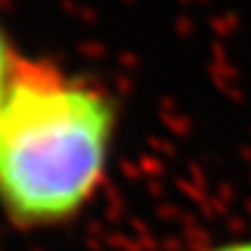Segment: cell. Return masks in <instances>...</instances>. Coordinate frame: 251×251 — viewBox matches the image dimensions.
<instances>
[{
  "label": "cell",
  "instance_id": "obj_1",
  "mask_svg": "<svg viewBox=\"0 0 251 251\" xmlns=\"http://www.w3.org/2000/svg\"><path fill=\"white\" fill-rule=\"evenodd\" d=\"M112 107L98 91L35 70L14 72L0 107V198L24 221H58L98 186Z\"/></svg>",
  "mask_w": 251,
  "mask_h": 251
},
{
  "label": "cell",
  "instance_id": "obj_2",
  "mask_svg": "<svg viewBox=\"0 0 251 251\" xmlns=\"http://www.w3.org/2000/svg\"><path fill=\"white\" fill-rule=\"evenodd\" d=\"M14 79V70H12V54H9V45L5 40V33L0 30V107L7 98L9 84Z\"/></svg>",
  "mask_w": 251,
  "mask_h": 251
},
{
  "label": "cell",
  "instance_id": "obj_3",
  "mask_svg": "<svg viewBox=\"0 0 251 251\" xmlns=\"http://www.w3.org/2000/svg\"><path fill=\"white\" fill-rule=\"evenodd\" d=\"M212 251H251V240H249V242L226 244V247H219V249H212Z\"/></svg>",
  "mask_w": 251,
  "mask_h": 251
}]
</instances>
